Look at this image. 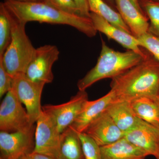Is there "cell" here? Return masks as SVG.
Returning <instances> with one entry per match:
<instances>
[{
  "label": "cell",
  "mask_w": 159,
  "mask_h": 159,
  "mask_svg": "<svg viewBox=\"0 0 159 159\" xmlns=\"http://www.w3.org/2000/svg\"><path fill=\"white\" fill-rule=\"evenodd\" d=\"M111 90L115 100L131 101L143 96L157 97L159 61L148 52L141 62L112 78Z\"/></svg>",
  "instance_id": "obj_1"
},
{
  "label": "cell",
  "mask_w": 159,
  "mask_h": 159,
  "mask_svg": "<svg viewBox=\"0 0 159 159\" xmlns=\"http://www.w3.org/2000/svg\"><path fill=\"white\" fill-rule=\"evenodd\" d=\"M3 3L19 20L25 24L36 21L67 25L91 38L94 37L97 33L90 18L66 13L43 2H21L4 0Z\"/></svg>",
  "instance_id": "obj_2"
},
{
  "label": "cell",
  "mask_w": 159,
  "mask_h": 159,
  "mask_svg": "<svg viewBox=\"0 0 159 159\" xmlns=\"http://www.w3.org/2000/svg\"><path fill=\"white\" fill-rule=\"evenodd\" d=\"M133 51H116L110 48L102 39V45L96 66L77 84L79 91H85L95 83L106 78H112L136 65L144 59Z\"/></svg>",
  "instance_id": "obj_3"
},
{
  "label": "cell",
  "mask_w": 159,
  "mask_h": 159,
  "mask_svg": "<svg viewBox=\"0 0 159 159\" xmlns=\"http://www.w3.org/2000/svg\"><path fill=\"white\" fill-rule=\"evenodd\" d=\"M8 10L11 24V41L0 59L6 70L13 78L18 74H25L28 66L34 57L36 48L26 34V24L20 21Z\"/></svg>",
  "instance_id": "obj_4"
},
{
  "label": "cell",
  "mask_w": 159,
  "mask_h": 159,
  "mask_svg": "<svg viewBox=\"0 0 159 159\" xmlns=\"http://www.w3.org/2000/svg\"><path fill=\"white\" fill-rule=\"evenodd\" d=\"M34 125L14 92L9 91L0 106V130L8 133L25 131Z\"/></svg>",
  "instance_id": "obj_5"
},
{
  "label": "cell",
  "mask_w": 159,
  "mask_h": 159,
  "mask_svg": "<svg viewBox=\"0 0 159 159\" xmlns=\"http://www.w3.org/2000/svg\"><path fill=\"white\" fill-rule=\"evenodd\" d=\"M45 85L31 81L25 74H19L13 77L11 90L25 106L32 124L37 122L42 111L41 100Z\"/></svg>",
  "instance_id": "obj_6"
},
{
  "label": "cell",
  "mask_w": 159,
  "mask_h": 159,
  "mask_svg": "<svg viewBox=\"0 0 159 159\" xmlns=\"http://www.w3.org/2000/svg\"><path fill=\"white\" fill-rule=\"evenodd\" d=\"M57 46L45 45L36 49L34 57L26 70L27 78L39 83H51L54 80L52 67L59 58Z\"/></svg>",
  "instance_id": "obj_7"
},
{
  "label": "cell",
  "mask_w": 159,
  "mask_h": 159,
  "mask_svg": "<svg viewBox=\"0 0 159 159\" xmlns=\"http://www.w3.org/2000/svg\"><path fill=\"white\" fill-rule=\"evenodd\" d=\"M88 100L86 91L79 90L68 102L59 105L47 104L42 109L51 117L61 133L75 122Z\"/></svg>",
  "instance_id": "obj_8"
},
{
  "label": "cell",
  "mask_w": 159,
  "mask_h": 159,
  "mask_svg": "<svg viewBox=\"0 0 159 159\" xmlns=\"http://www.w3.org/2000/svg\"><path fill=\"white\" fill-rule=\"evenodd\" d=\"M36 123L34 152L58 159L61 133L56 124L43 111Z\"/></svg>",
  "instance_id": "obj_9"
},
{
  "label": "cell",
  "mask_w": 159,
  "mask_h": 159,
  "mask_svg": "<svg viewBox=\"0 0 159 159\" xmlns=\"http://www.w3.org/2000/svg\"><path fill=\"white\" fill-rule=\"evenodd\" d=\"M36 126L25 131L0 132V158L18 159L33 152L35 148Z\"/></svg>",
  "instance_id": "obj_10"
},
{
  "label": "cell",
  "mask_w": 159,
  "mask_h": 159,
  "mask_svg": "<svg viewBox=\"0 0 159 159\" xmlns=\"http://www.w3.org/2000/svg\"><path fill=\"white\" fill-rule=\"evenodd\" d=\"M124 139L157 159L159 156V129L139 119L136 125L124 133Z\"/></svg>",
  "instance_id": "obj_11"
},
{
  "label": "cell",
  "mask_w": 159,
  "mask_h": 159,
  "mask_svg": "<svg viewBox=\"0 0 159 159\" xmlns=\"http://www.w3.org/2000/svg\"><path fill=\"white\" fill-rule=\"evenodd\" d=\"M83 133L90 137L100 147L122 139L125 133L118 127L105 111L93 120Z\"/></svg>",
  "instance_id": "obj_12"
},
{
  "label": "cell",
  "mask_w": 159,
  "mask_h": 159,
  "mask_svg": "<svg viewBox=\"0 0 159 159\" xmlns=\"http://www.w3.org/2000/svg\"><path fill=\"white\" fill-rule=\"evenodd\" d=\"M90 18L97 31L103 33L109 39L114 40L125 48L134 51L144 58L148 55V52L142 50L138 38L132 34L112 25L93 12H91Z\"/></svg>",
  "instance_id": "obj_13"
},
{
  "label": "cell",
  "mask_w": 159,
  "mask_h": 159,
  "mask_svg": "<svg viewBox=\"0 0 159 159\" xmlns=\"http://www.w3.org/2000/svg\"><path fill=\"white\" fill-rule=\"evenodd\" d=\"M116 7L132 34L136 38L148 32V19L130 0H115Z\"/></svg>",
  "instance_id": "obj_14"
},
{
  "label": "cell",
  "mask_w": 159,
  "mask_h": 159,
  "mask_svg": "<svg viewBox=\"0 0 159 159\" xmlns=\"http://www.w3.org/2000/svg\"><path fill=\"white\" fill-rule=\"evenodd\" d=\"M115 100V95L111 90L99 99L93 101L88 100L71 127L77 132L82 133L89 124L105 111L108 106Z\"/></svg>",
  "instance_id": "obj_15"
},
{
  "label": "cell",
  "mask_w": 159,
  "mask_h": 159,
  "mask_svg": "<svg viewBox=\"0 0 159 159\" xmlns=\"http://www.w3.org/2000/svg\"><path fill=\"white\" fill-rule=\"evenodd\" d=\"M102 159H145L148 154L124 138L100 146Z\"/></svg>",
  "instance_id": "obj_16"
},
{
  "label": "cell",
  "mask_w": 159,
  "mask_h": 159,
  "mask_svg": "<svg viewBox=\"0 0 159 159\" xmlns=\"http://www.w3.org/2000/svg\"><path fill=\"white\" fill-rule=\"evenodd\" d=\"M121 130L124 133L134 126L139 120L130 101L115 100L106 110Z\"/></svg>",
  "instance_id": "obj_17"
},
{
  "label": "cell",
  "mask_w": 159,
  "mask_h": 159,
  "mask_svg": "<svg viewBox=\"0 0 159 159\" xmlns=\"http://www.w3.org/2000/svg\"><path fill=\"white\" fill-rule=\"evenodd\" d=\"M58 159H85L79 133L70 126L61 133Z\"/></svg>",
  "instance_id": "obj_18"
},
{
  "label": "cell",
  "mask_w": 159,
  "mask_h": 159,
  "mask_svg": "<svg viewBox=\"0 0 159 159\" xmlns=\"http://www.w3.org/2000/svg\"><path fill=\"white\" fill-rule=\"evenodd\" d=\"M139 119L159 129V99L157 97L143 96L130 101Z\"/></svg>",
  "instance_id": "obj_19"
},
{
  "label": "cell",
  "mask_w": 159,
  "mask_h": 159,
  "mask_svg": "<svg viewBox=\"0 0 159 159\" xmlns=\"http://www.w3.org/2000/svg\"><path fill=\"white\" fill-rule=\"evenodd\" d=\"M90 11L104 19L109 23L123 31L132 34L118 11L104 0H87Z\"/></svg>",
  "instance_id": "obj_20"
},
{
  "label": "cell",
  "mask_w": 159,
  "mask_h": 159,
  "mask_svg": "<svg viewBox=\"0 0 159 159\" xmlns=\"http://www.w3.org/2000/svg\"><path fill=\"white\" fill-rule=\"evenodd\" d=\"M11 27L8 10L3 2L0 3V57H2L11 42Z\"/></svg>",
  "instance_id": "obj_21"
},
{
  "label": "cell",
  "mask_w": 159,
  "mask_h": 159,
  "mask_svg": "<svg viewBox=\"0 0 159 159\" xmlns=\"http://www.w3.org/2000/svg\"><path fill=\"white\" fill-rule=\"evenodd\" d=\"M141 8L150 20L148 32L159 38V3L151 0H139Z\"/></svg>",
  "instance_id": "obj_22"
},
{
  "label": "cell",
  "mask_w": 159,
  "mask_h": 159,
  "mask_svg": "<svg viewBox=\"0 0 159 159\" xmlns=\"http://www.w3.org/2000/svg\"><path fill=\"white\" fill-rule=\"evenodd\" d=\"M79 133L85 159H102L100 147L90 137Z\"/></svg>",
  "instance_id": "obj_23"
},
{
  "label": "cell",
  "mask_w": 159,
  "mask_h": 159,
  "mask_svg": "<svg viewBox=\"0 0 159 159\" xmlns=\"http://www.w3.org/2000/svg\"><path fill=\"white\" fill-rule=\"evenodd\" d=\"M137 38L140 47L145 49L159 61V38L148 31Z\"/></svg>",
  "instance_id": "obj_24"
},
{
  "label": "cell",
  "mask_w": 159,
  "mask_h": 159,
  "mask_svg": "<svg viewBox=\"0 0 159 159\" xmlns=\"http://www.w3.org/2000/svg\"><path fill=\"white\" fill-rule=\"evenodd\" d=\"M43 2L66 13L82 16L73 0H43Z\"/></svg>",
  "instance_id": "obj_25"
},
{
  "label": "cell",
  "mask_w": 159,
  "mask_h": 159,
  "mask_svg": "<svg viewBox=\"0 0 159 159\" xmlns=\"http://www.w3.org/2000/svg\"><path fill=\"white\" fill-rule=\"evenodd\" d=\"M13 78L6 70L2 61L0 59V97L7 94L12 89Z\"/></svg>",
  "instance_id": "obj_26"
},
{
  "label": "cell",
  "mask_w": 159,
  "mask_h": 159,
  "mask_svg": "<svg viewBox=\"0 0 159 159\" xmlns=\"http://www.w3.org/2000/svg\"><path fill=\"white\" fill-rule=\"evenodd\" d=\"M78 7L81 15L84 17L90 18V11L87 0H73Z\"/></svg>",
  "instance_id": "obj_27"
},
{
  "label": "cell",
  "mask_w": 159,
  "mask_h": 159,
  "mask_svg": "<svg viewBox=\"0 0 159 159\" xmlns=\"http://www.w3.org/2000/svg\"><path fill=\"white\" fill-rule=\"evenodd\" d=\"M18 159H54L51 157L47 156L45 155L42 154L37 152H31L24 155L20 157Z\"/></svg>",
  "instance_id": "obj_28"
},
{
  "label": "cell",
  "mask_w": 159,
  "mask_h": 159,
  "mask_svg": "<svg viewBox=\"0 0 159 159\" xmlns=\"http://www.w3.org/2000/svg\"><path fill=\"white\" fill-rule=\"evenodd\" d=\"M130 1L132 2L133 4L134 5V6L136 7L137 9H139V11H141V12L143 13V14L145 15V12H144V11L142 10V8H141V6H140L139 0H130Z\"/></svg>",
  "instance_id": "obj_29"
},
{
  "label": "cell",
  "mask_w": 159,
  "mask_h": 159,
  "mask_svg": "<svg viewBox=\"0 0 159 159\" xmlns=\"http://www.w3.org/2000/svg\"><path fill=\"white\" fill-rule=\"evenodd\" d=\"M109 5H110L112 7H116L115 0H104Z\"/></svg>",
  "instance_id": "obj_30"
},
{
  "label": "cell",
  "mask_w": 159,
  "mask_h": 159,
  "mask_svg": "<svg viewBox=\"0 0 159 159\" xmlns=\"http://www.w3.org/2000/svg\"><path fill=\"white\" fill-rule=\"evenodd\" d=\"M21 2H43V0H14Z\"/></svg>",
  "instance_id": "obj_31"
},
{
  "label": "cell",
  "mask_w": 159,
  "mask_h": 159,
  "mask_svg": "<svg viewBox=\"0 0 159 159\" xmlns=\"http://www.w3.org/2000/svg\"><path fill=\"white\" fill-rule=\"evenodd\" d=\"M151 1H154V2H159V0H151Z\"/></svg>",
  "instance_id": "obj_32"
},
{
  "label": "cell",
  "mask_w": 159,
  "mask_h": 159,
  "mask_svg": "<svg viewBox=\"0 0 159 159\" xmlns=\"http://www.w3.org/2000/svg\"><path fill=\"white\" fill-rule=\"evenodd\" d=\"M158 99H159V92L158 95Z\"/></svg>",
  "instance_id": "obj_33"
},
{
  "label": "cell",
  "mask_w": 159,
  "mask_h": 159,
  "mask_svg": "<svg viewBox=\"0 0 159 159\" xmlns=\"http://www.w3.org/2000/svg\"><path fill=\"white\" fill-rule=\"evenodd\" d=\"M157 159H159V157H158V158H157Z\"/></svg>",
  "instance_id": "obj_34"
},
{
  "label": "cell",
  "mask_w": 159,
  "mask_h": 159,
  "mask_svg": "<svg viewBox=\"0 0 159 159\" xmlns=\"http://www.w3.org/2000/svg\"><path fill=\"white\" fill-rule=\"evenodd\" d=\"M0 159H2L0 158Z\"/></svg>",
  "instance_id": "obj_35"
},
{
  "label": "cell",
  "mask_w": 159,
  "mask_h": 159,
  "mask_svg": "<svg viewBox=\"0 0 159 159\" xmlns=\"http://www.w3.org/2000/svg\"></svg>",
  "instance_id": "obj_36"
}]
</instances>
